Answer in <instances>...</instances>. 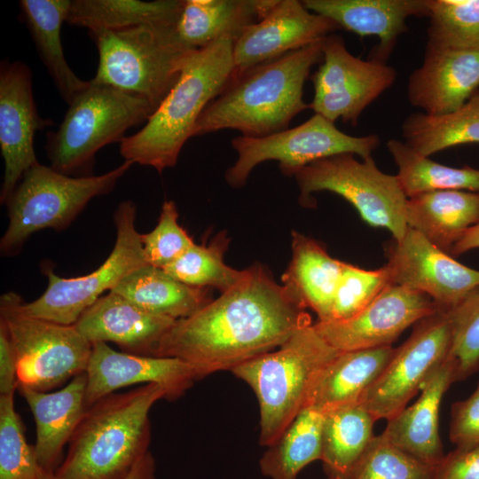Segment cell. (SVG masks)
I'll return each mask as SVG.
<instances>
[{
    "instance_id": "cell-1",
    "label": "cell",
    "mask_w": 479,
    "mask_h": 479,
    "mask_svg": "<svg viewBox=\"0 0 479 479\" xmlns=\"http://www.w3.org/2000/svg\"><path fill=\"white\" fill-rule=\"evenodd\" d=\"M303 304L260 264L193 315L177 319L154 357L197 365L207 375L229 370L281 346L312 324Z\"/></svg>"
},
{
    "instance_id": "cell-2",
    "label": "cell",
    "mask_w": 479,
    "mask_h": 479,
    "mask_svg": "<svg viewBox=\"0 0 479 479\" xmlns=\"http://www.w3.org/2000/svg\"><path fill=\"white\" fill-rule=\"evenodd\" d=\"M324 39L232 78L204 109L192 137L232 129L263 137L287 130L295 115L310 108L303 87L311 67L322 60Z\"/></svg>"
},
{
    "instance_id": "cell-3",
    "label": "cell",
    "mask_w": 479,
    "mask_h": 479,
    "mask_svg": "<svg viewBox=\"0 0 479 479\" xmlns=\"http://www.w3.org/2000/svg\"><path fill=\"white\" fill-rule=\"evenodd\" d=\"M166 389L148 383L111 393L87 407L75 429L57 479H125L149 452L153 404Z\"/></svg>"
},
{
    "instance_id": "cell-4",
    "label": "cell",
    "mask_w": 479,
    "mask_h": 479,
    "mask_svg": "<svg viewBox=\"0 0 479 479\" xmlns=\"http://www.w3.org/2000/svg\"><path fill=\"white\" fill-rule=\"evenodd\" d=\"M234 42L225 35L191 53L178 82L159 107L137 132L121 141L125 161L159 173L176 165L202 112L232 81Z\"/></svg>"
},
{
    "instance_id": "cell-5",
    "label": "cell",
    "mask_w": 479,
    "mask_h": 479,
    "mask_svg": "<svg viewBox=\"0 0 479 479\" xmlns=\"http://www.w3.org/2000/svg\"><path fill=\"white\" fill-rule=\"evenodd\" d=\"M338 353L311 324L298 330L278 349L231 370L257 398L261 445L272 444L306 407L318 376Z\"/></svg>"
},
{
    "instance_id": "cell-6",
    "label": "cell",
    "mask_w": 479,
    "mask_h": 479,
    "mask_svg": "<svg viewBox=\"0 0 479 479\" xmlns=\"http://www.w3.org/2000/svg\"><path fill=\"white\" fill-rule=\"evenodd\" d=\"M176 24L89 32L98 51V69L90 82L143 98L155 112L193 51L179 40Z\"/></svg>"
},
{
    "instance_id": "cell-7",
    "label": "cell",
    "mask_w": 479,
    "mask_h": 479,
    "mask_svg": "<svg viewBox=\"0 0 479 479\" xmlns=\"http://www.w3.org/2000/svg\"><path fill=\"white\" fill-rule=\"evenodd\" d=\"M153 113L145 99L90 80L68 104L59 128L46 134L51 167L68 176H88L102 147L121 143L129 129L145 123Z\"/></svg>"
},
{
    "instance_id": "cell-8",
    "label": "cell",
    "mask_w": 479,
    "mask_h": 479,
    "mask_svg": "<svg viewBox=\"0 0 479 479\" xmlns=\"http://www.w3.org/2000/svg\"><path fill=\"white\" fill-rule=\"evenodd\" d=\"M132 165L124 161L106 173L83 177L68 176L40 163L31 168L5 203L9 224L0 241L1 253H18L33 233L43 229H66L93 198L110 192Z\"/></svg>"
},
{
    "instance_id": "cell-9",
    "label": "cell",
    "mask_w": 479,
    "mask_h": 479,
    "mask_svg": "<svg viewBox=\"0 0 479 479\" xmlns=\"http://www.w3.org/2000/svg\"><path fill=\"white\" fill-rule=\"evenodd\" d=\"M21 297L0 298V322L8 332L17 363L19 386L49 392L86 372L92 344L75 325H61L27 315Z\"/></svg>"
},
{
    "instance_id": "cell-10",
    "label": "cell",
    "mask_w": 479,
    "mask_h": 479,
    "mask_svg": "<svg viewBox=\"0 0 479 479\" xmlns=\"http://www.w3.org/2000/svg\"><path fill=\"white\" fill-rule=\"evenodd\" d=\"M294 176L302 204L310 205L315 192L329 191L349 201L368 224L389 230L396 241L404 236L408 198L397 176L380 170L372 156L359 161L354 154H338L314 161Z\"/></svg>"
},
{
    "instance_id": "cell-11",
    "label": "cell",
    "mask_w": 479,
    "mask_h": 479,
    "mask_svg": "<svg viewBox=\"0 0 479 479\" xmlns=\"http://www.w3.org/2000/svg\"><path fill=\"white\" fill-rule=\"evenodd\" d=\"M136 206L124 200L117 207L114 221L116 240L106 261L92 272L75 278L58 276L45 266L48 284L36 300L22 302L27 315L51 322L71 326L106 291H112L126 276L149 264L146 261L141 234L136 229Z\"/></svg>"
},
{
    "instance_id": "cell-12",
    "label": "cell",
    "mask_w": 479,
    "mask_h": 479,
    "mask_svg": "<svg viewBox=\"0 0 479 479\" xmlns=\"http://www.w3.org/2000/svg\"><path fill=\"white\" fill-rule=\"evenodd\" d=\"M380 145L376 134L363 137L348 135L334 122L314 114L303 123L263 137L239 136L232 139L238 158L226 173L232 187L245 185L251 171L260 163L277 161L281 171L294 175L302 168L327 157L350 153L365 159Z\"/></svg>"
},
{
    "instance_id": "cell-13",
    "label": "cell",
    "mask_w": 479,
    "mask_h": 479,
    "mask_svg": "<svg viewBox=\"0 0 479 479\" xmlns=\"http://www.w3.org/2000/svg\"><path fill=\"white\" fill-rule=\"evenodd\" d=\"M452 344L449 310L439 309L418 321L359 402L377 420L406 407L426 381L446 361Z\"/></svg>"
},
{
    "instance_id": "cell-14",
    "label": "cell",
    "mask_w": 479,
    "mask_h": 479,
    "mask_svg": "<svg viewBox=\"0 0 479 479\" xmlns=\"http://www.w3.org/2000/svg\"><path fill=\"white\" fill-rule=\"evenodd\" d=\"M322 64L310 77L314 97L310 107L331 122L357 124L364 110L396 81V69L373 59H361L346 48L341 35L323 42Z\"/></svg>"
},
{
    "instance_id": "cell-15",
    "label": "cell",
    "mask_w": 479,
    "mask_h": 479,
    "mask_svg": "<svg viewBox=\"0 0 479 479\" xmlns=\"http://www.w3.org/2000/svg\"><path fill=\"white\" fill-rule=\"evenodd\" d=\"M37 111L32 72L20 61L2 60L0 65V149L4 177L0 201L5 204L24 174L39 164L34 149L37 130L51 126Z\"/></svg>"
},
{
    "instance_id": "cell-16",
    "label": "cell",
    "mask_w": 479,
    "mask_h": 479,
    "mask_svg": "<svg viewBox=\"0 0 479 479\" xmlns=\"http://www.w3.org/2000/svg\"><path fill=\"white\" fill-rule=\"evenodd\" d=\"M386 265L392 284L425 294L445 310L479 287V271L459 263L409 227L389 247Z\"/></svg>"
},
{
    "instance_id": "cell-17",
    "label": "cell",
    "mask_w": 479,
    "mask_h": 479,
    "mask_svg": "<svg viewBox=\"0 0 479 479\" xmlns=\"http://www.w3.org/2000/svg\"><path fill=\"white\" fill-rule=\"evenodd\" d=\"M439 309L425 294L392 284L357 316L318 321L314 327L338 351L391 346L405 329Z\"/></svg>"
},
{
    "instance_id": "cell-18",
    "label": "cell",
    "mask_w": 479,
    "mask_h": 479,
    "mask_svg": "<svg viewBox=\"0 0 479 479\" xmlns=\"http://www.w3.org/2000/svg\"><path fill=\"white\" fill-rule=\"evenodd\" d=\"M85 373L86 408L121 388L139 383L160 384L167 390V399L175 400L207 376L202 367L183 359L119 352L106 342L92 344Z\"/></svg>"
},
{
    "instance_id": "cell-19",
    "label": "cell",
    "mask_w": 479,
    "mask_h": 479,
    "mask_svg": "<svg viewBox=\"0 0 479 479\" xmlns=\"http://www.w3.org/2000/svg\"><path fill=\"white\" fill-rule=\"evenodd\" d=\"M339 28L330 19L309 11L302 1L277 0L261 20L246 27L235 40L232 78L323 40Z\"/></svg>"
},
{
    "instance_id": "cell-20",
    "label": "cell",
    "mask_w": 479,
    "mask_h": 479,
    "mask_svg": "<svg viewBox=\"0 0 479 479\" xmlns=\"http://www.w3.org/2000/svg\"><path fill=\"white\" fill-rule=\"evenodd\" d=\"M479 88V52L428 46L422 64L409 76L410 104L428 115L461 107Z\"/></svg>"
},
{
    "instance_id": "cell-21",
    "label": "cell",
    "mask_w": 479,
    "mask_h": 479,
    "mask_svg": "<svg viewBox=\"0 0 479 479\" xmlns=\"http://www.w3.org/2000/svg\"><path fill=\"white\" fill-rule=\"evenodd\" d=\"M175 322L110 291L89 307L75 326L91 344L110 342L122 352L154 357L158 344Z\"/></svg>"
},
{
    "instance_id": "cell-22",
    "label": "cell",
    "mask_w": 479,
    "mask_h": 479,
    "mask_svg": "<svg viewBox=\"0 0 479 479\" xmlns=\"http://www.w3.org/2000/svg\"><path fill=\"white\" fill-rule=\"evenodd\" d=\"M302 4L340 28L359 36H377L380 42L371 59L385 63L398 37L406 32L407 19L429 15L428 0H304Z\"/></svg>"
},
{
    "instance_id": "cell-23",
    "label": "cell",
    "mask_w": 479,
    "mask_h": 479,
    "mask_svg": "<svg viewBox=\"0 0 479 479\" xmlns=\"http://www.w3.org/2000/svg\"><path fill=\"white\" fill-rule=\"evenodd\" d=\"M86 373L74 377L54 392L18 386L34 416L36 428L35 452L43 471L54 474L60 465L65 445L76 428L85 409Z\"/></svg>"
},
{
    "instance_id": "cell-24",
    "label": "cell",
    "mask_w": 479,
    "mask_h": 479,
    "mask_svg": "<svg viewBox=\"0 0 479 479\" xmlns=\"http://www.w3.org/2000/svg\"><path fill=\"white\" fill-rule=\"evenodd\" d=\"M453 382V370L446 360L423 384L418 400L388 420L381 435L409 454L436 467L444 457L439 409L443 396Z\"/></svg>"
},
{
    "instance_id": "cell-25",
    "label": "cell",
    "mask_w": 479,
    "mask_h": 479,
    "mask_svg": "<svg viewBox=\"0 0 479 479\" xmlns=\"http://www.w3.org/2000/svg\"><path fill=\"white\" fill-rule=\"evenodd\" d=\"M277 0H184L176 24L181 43L202 49L225 35L235 40L243 30L261 20Z\"/></svg>"
},
{
    "instance_id": "cell-26",
    "label": "cell",
    "mask_w": 479,
    "mask_h": 479,
    "mask_svg": "<svg viewBox=\"0 0 479 479\" xmlns=\"http://www.w3.org/2000/svg\"><path fill=\"white\" fill-rule=\"evenodd\" d=\"M478 221L479 192H428L409 198L406 205L407 226L449 255L463 234Z\"/></svg>"
},
{
    "instance_id": "cell-27",
    "label": "cell",
    "mask_w": 479,
    "mask_h": 479,
    "mask_svg": "<svg viewBox=\"0 0 479 479\" xmlns=\"http://www.w3.org/2000/svg\"><path fill=\"white\" fill-rule=\"evenodd\" d=\"M343 264L315 240L293 232L292 258L282 276L283 286L317 314L318 322L329 321Z\"/></svg>"
},
{
    "instance_id": "cell-28",
    "label": "cell",
    "mask_w": 479,
    "mask_h": 479,
    "mask_svg": "<svg viewBox=\"0 0 479 479\" xmlns=\"http://www.w3.org/2000/svg\"><path fill=\"white\" fill-rule=\"evenodd\" d=\"M395 351L396 348L392 346L339 351L318 376L306 407L313 406L324 411L359 401L383 372Z\"/></svg>"
},
{
    "instance_id": "cell-29",
    "label": "cell",
    "mask_w": 479,
    "mask_h": 479,
    "mask_svg": "<svg viewBox=\"0 0 479 479\" xmlns=\"http://www.w3.org/2000/svg\"><path fill=\"white\" fill-rule=\"evenodd\" d=\"M112 292L145 311L176 320L193 315L213 300L210 288L186 285L151 264L130 273Z\"/></svg>"
},
{
    "instance_id": "cell-30",
    "label": "cell",
    "mask_w": 479,
    "mask_h": 479,
    "mask_svg": "<svg viewBox=\"0 0 479 479\" xmlns=\"http://www.w3.org/2000/svg\"><path fill=\"white\" fill-rule=\"evenodd\" d=\"M70 0H20V15L38 54L63 100L68 105L89 81L81 80L67 64L61 43Z\"/></svg>"
},
{
    "instance_id": "cell-31",
    "label": "cell",
    "mask_w": 479,
    "mask_h": 479,
    "mask_svg": "<svg viewBox=\"0 0 479 479\" xmlns=\"http://www.w3.org/2000/svg\"><path fill=\"white\" fill-rule=\"evenodd\" d=\"M322 412L321 461L328 476L348 477L374 437L376 420L359 401Z\"/></svg>"
},
{
    "instance_id": "cell-32",
    "label": "cell",
    "mask_w": 479,
    "mask_h": 479,
    "mask_svg": "<svg viewBox=\"0 0 479 479\" xmlns=\"http://www.w3.org/2000/svg\"><path fill=\"white\" fill-rule=\"evenodd\" d=\"M184 0H72L67 23L89 32L145 24H176Z\"/></svg>"
},
{
    "instance_id": "cell-33",
    "label": "cell",
    "mask_w": 479,
    "mask_h": 479,
    "mask_svg": "<svg viewBox=\"0 0 479 479\" xmlns=\"http://www.w3.org/2000/svg\"><path fill=\"white\" fill-rule=\"evenodd\" d=\"M323 412L304 407L259 461L262 474L271 479H297L310 463L322 458Z\"/></svg>"
},
{
    "instance_id": "cell-34",
    "label": "cell",
    "mask_w": 479,
    "mask_h": 479,
    "mask_svg": "<svg viewBox=\"0 0 479 479\" xmlns=\"http://www.w3.org/2000/svg\"><path fill=\"white\" fill-rule=\"evenodd\" d=\"M405 144L425 156L459 145L479 143V92L443 115L414 113L402 124Z\"/></svg>"
},
{
    "instance_id": "cell-35",
    "label": "cell",
    "mask_w": 479,
    "mask_h": 479,
    "mask_svg": "<svg viewBox=\"0 0 479 479\" xmlns=\"http://www.w3.org/2000/svg\"><path fill=\"white\" fill-rule=\"evenodd\" d=\"M386 147L398 168L396 176L408 199L444 190L479 192V169L437 163L397 138L389 139Z\"/></svg>"
},
{
    "instance_id": "cell-36",
    "label": "cell",
    "mask_w": 479,
    "mask_h": 479,
    "mask_svg": "<svg viewBox=\"0 0 479 479\" xmlns=\"http://www.w3.org/2000/svg\"><path fill=\"white\" fill-rule=\"evenodd\" d=\"M229 241L226 232H222L208 246L194 244L163 270L186 285L214 287L223 293L236 285L244 273V270H235L224 263Z\"/></svg>"
},
{
    "instance_id": "cell-37",
    "label": "cell",
    "mask_w": 479,
    "mask_h": 479,
    "mask_svg": "<svg viewBox=\"0 0 479 479\" xmlns=\"http://www.w3.org/2000/svg\"><path fill=\"white\" fill-rule=\"evenodd\" d=\"M428 46L479 52V0H428Z\"/></svg>"
},
{
    "instance_id": "cell-38",
    "label": "cell",
    "mask_w": 479,
    "mask_h": 479,
    "mask_svg": "<svg viewBox=\"0 0 479 479\" xmlns=\"http://www.w3.org/2000/svg\"><path fill=\"white\" fill-rule=\"evenodd\" d=\"M35 445L27 444L14 394L0 395V479H39Z\"/></svg>"
},
{
    "instance_id": "cell-39",
    "label": "cell",
    "mask_w": 479,
    "mask_h": 479,
    "mask_svg": "<svg viewBox=\"0 0 479 479\" xmlns=\"http://www.w3.org/2000/svg\"><path fill=\"white\" fill-rule=\"evenodd\" d=\"M436 467L393 444L381 434L374 436L349 479H435Z\"/></svg>"
},
{
    "instance_id": "cell-40",
    "label": "cell",
    "mask_w": 479,
    "mask_h": 479,
    "mask_svg": "<svg viewBox=\"0 0 479 479\" xmlns=\"http://www.w3.org/2000/svg\"><path fill=\"white\" fill-rule=\"evenodd\" d=\"M452 344L447 361L452 365L455 382L479 369V287L456 307L449 310Z\"/></svg>"
},
{
    "instance_id": "cell-41",
    "label": "cell",
    "mask_w": 479,
    "mask_h": 479,
    "mask_svg": "<svg viewBox=\"0 0 479 479\" xmlns=\"http://www.w3.org/2000/svg\"><path fill=\"white\" fill-rule=\"evenodd\" d=\"M390 285L386 264L376 270H365L344 263L329 321H343L357 316Z\"/></svg>"
},
{
    "instance_id": "cell-42",
    "label": "cell",
    "mask_w": 479,
    "mask_h": 479,
    "mask_svg": "<svg viewBox=\"0 0 479 479\" xmlns=\"http://www.w3.org/2000/svg\"><path fill=\"white\" fill-rule=\"evenodd\" d=\"M141 241L149 264L164 269L195 243L178 224V212L172 200L163 202L156 226L148 233L141 234Z\"/></svg>"
},
{
    "instance_id": "cell-43",
    "label": "cell",
    "mask_w": 479,
    "mask_h": 479,
    "mask_svg": "<svg viewBox=\"0 0 479 479\" xmlns=\"http://www.w3.org/2000/svg\"><path fill=\"white\" fill-rule=\"evenodd\" d=\"M450 440L456 447L479 444V380L475 391L452 406Z\"/></svg>"
},
{
    "instance_id": "cell-44",
    "label": "cell",
    "mask_w": 479,
    "mask_h": 479,
    "mask_svg": "<svg viewBox=\"0 0 479 479\" xmlns=\"http://www.w3.org/2000/svg\"><path fill=\"white\" fill-rule=\"evenodd\" d=\"M435 479H479V444L456 447L436 467Z\"/></svg>"
},
{
    "instance_id": "cell-45",
    "label": "cell",
    "mask_w": 479,
    "mask_h": 479,
    "mask_svg": "<svg viewBox=\"0 0 479 479\" xmlns=\"http://www.w3.org/2000/svg\"><path fill=\"white\" fill-rule=\"evenodd\" d=\"M18 386L14 349L5 326L0 322V395L14 394Z\"/></svg>"
},
{
    "instance_id": "cell-46",
    "label": "cell",
    "mask_w": 479,
    "mask_h": 479,
    "mask_svg": "<svg viewBox=\"0 0 479 479\" xmlns=\"http://www.w3.org/2000/svg\"><path fill=\"white\" fill-rule=\"evenodd\" d=\"M39 479H57L53 474L43 472ZM125 479H156L155 460L148 452L134 467Z\"/></svg>"
},
{
    "instance_id": "cell-47",
    "label": "cell",
    "mask_w": 479,
    "mask_h": 479,
    "mask_svg": "<svg viewBox=\"0 0 479 479\" xmlns=\"http://www.w3.org/2000/svg\"><path fill=\"white\" fill-rule=\"evenodd\" d=\"M475 248H479V221L463 234L452 248L450 255L458 256Z\"/></svg>"
},
{
    "instance_id": "cell-48",
    "label": "cell",
    "mask_w": 479,
    "mask_h": 479,
    "mask_svg": "<svg viewBox=\"0 0 479 479\" xmlns=\"http://www.w3.org/2000/svg\"><path fill=\"white\" fill-rule=\"evenodd\" d=\"M335 479H349L348 477H335Z\"/></svg>"
},
{
    "instance_id": "cell-49",
    "label": "cell",
    "mask_w": 479,
    "mask_h": 479,
    "mask_svg": "<svg viewBox=\"0 0 479 479\" xmlns=\"http://www.w3.org/2000/svg\"><path fill=\"white\" fill-rule=\"evenodd\" d=\"M326 479H335L334 477L328 476Z\"/></svg>"
},
{
    "instance_id": "cell-50",
    "label": "cell",
    "mask_w": 479,
    "mask_h": 479,
    "mask_svg": "<svg viewBox=\"0 0 479 479\" xmlns=\"http://www.w3.org/2000/svg\"><path fill=\"white\" fill-rule=\"evenodd\" d=\"M477 92H479V89H478Z\"/></svg>"
}]
</instances>
